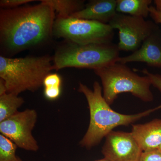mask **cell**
<instances>
[{"label":"cell","instance_id":"obj_24","mask_svg":"<svg viewBox=\"0 0 161 161\" xmlns=\"http://www.w3.org/2000/svg\"><path fill=\"white\" fill-rule=\"evenodd\" d=\"M154 3L157 10L161 11V0H155L154 1Z\"/></svg>","mask_w":161,"mask_h":161},{"label":"cell","instance_id":"obj_2","mask_svg":"<svg viewBox=\"0 0 161 161\" xmlns=\"http://www.w3.org/2000/svg\"><path fill=\"white\" fill-rule=\"evenodd\" d=\"M78 91L85 96L90 111L89 125L86 133L79 142L80 147L88 150L100 143L103 139L116 127L132 125L161 109V104L154 108L132 115L115 112L105 100L102 87L97 81L93 84V90L80 82Z\"/></svg>","mask_w":161,"mask_h":161},{"label":"cell","instance_id":"obj_11","mask_svg":"<svg viewBox=\"0 0 161 161\" xmlns=\"http://www.w3.org/2000/svg\"><path fill=\"white\" fill-rule=\"evenodd\" d=\"M132 126L131 134L143 152L158 150L160 147L161 119Z\"/></svg>","mask_w":161,"mask_h":161},{"label":"cell","instance_id":"obj_3","mask_svg":"<svg viewBox=\"0 0 161 161\" xmlns=\"http://www.w3.org/2000/svg\"><path fill=\"white\" fill-rule=\"evenodd\" d=\"M53 68V58L48 56L10 58L0 56V78L7 93L19 95L25 91L35 92Z\"/></svg>","mask_w":161,"mask_h":161},{"label":"cell","instance_id":"obj_8","mask_svg":"<svg viewBox=\"0 0 161 161\" xmlns=\"http://www.w3.org/2000/svg\"><path fill=\"white\" fill-rule=\"evenodd\" d=\"M37 117V113L34 109H27L23 112H18L0 122V132L19 148L36 152L39 149V145L32 132Z\"/></svg>","mask_w":161,"mask_h":161},{"label":"cell","instance_id":"obj_13","mask_svg":"<svg viewBox=\"0 0 161 161\" xmlns=\"http://www.w3.org/2000/svg\"><path fill=\"white\" fill-rule=\"evenodd\" d=\"M116 11L118 13L144 19L150 15L151 0H116Z\"/></svg>","mask_w":161,"mask_h":161},{"label":"cell","instance_id":"obj_9","mask_svg":"<svg viewBox=\"0 0 161 161\" xmlns=\"http://www.w3.org/2000/svg\"><path fill=\"white\" fill-rule=\"evenodd\" d=\"M102 149L104 158L110 161H140L143 151L131 132L112 131L106 136Z\"/></svg>","mask_w":161,"mask_h":161},{"label":"cell","instance_id":"obj_7","mask_svg":"<svg viewBox=\"0 0 161 161\" xmlns=\"http://www.w3.org/2000/svg\"><path fill=\"white\" fill-rule=\"evenodd\" d=\"M108 24L112 29L118 30L119 50L132 53L138 49L144 40L158 27L152 21L143 18L118 13Z\"/></svg>","mask_w":161,"mask_h":161},{"label":"cell","instance_id":"obj_5","mask_svg":"<svg viewBox=\"0 0 161 161\" xmlns=\"http://www.w3.org/2000/svg\"><path fill=\"white\" fill-rule=\"evenodd\" d=\"M94 71L100 78L104 98L110 105L123 93H130L144 102L153 100L149 78L137 75L126 64L116 62Z\"/></svg>","mask_w":161,"mask_h":161},{"label":"cell","instance_id":"obj_19","mask_svg":"<svg viewBox=\"0 0 161 161\" xmlns=\"http://www.w3.org/2000/svg\"><path fill=\"white\" fill-rule=\"evenodd\" d=\"M141 71L149 78L151 85L157 89L161 93V75L153 74L146 69L142 70Z\"/></svg>","mask_w":161,"mask_h":161},{"label":"cell","instance_id":"obj_18","mask_svg":"<svg viewBox=\"0 0 161 161\" xmlns=\"http://www.w3.org/2000/svg\"><path fill=\"white\" fill-rule=\"evenodd\" d=\"M62 79L60 75L57 74H49L43 80V85L47 87H61Z\"/></svg>","mask_w":161,"mask_h":161},{"label":"cell","instance_id":"obj_20","mask_svg":"<svg viewBox=\"0 0 161 161\" xmlns=\"http://www.w3.org/2000/svg\"><path fill=\"white\" fill-rule=\"evenodd\" d=\"M140 161H161V151L155 150L143 152Z\"/></svg>","mask_w":161,"mask_h":161},{"label":"cell","instance_id":"obj_17","mask_svg":"<svg viewBox=\"0 0 161 161\" xmlns=\"http://www.w3.org/2000/svg\"><path fill=\"white\" fill-rule=\"evenodd\" d=\"M35 1L34 0H1L0 6L2 9H12L17 8Z\"/></svg>","mask_w":161,"mask_h":161},{"label":"cell","instance_id":"obj_26","mask_svg":"<svg viewBox=\"0 0 161 161\" xmlns=\"http://www.w3.org/2000/svg\"><path fill=\"white\" fill-rule=\"evenodd\" d=\"M15 161H23L22 160L19 158V157H18L17 158V159Z\"/></svg>","mask_w":161,"mask_h":161},{"label":"cell","instance_id":"obj_23","mask_svg":"<svg viewBox=\"0 0 161 161\" xmlns=\"http://www.w3.org/2000/svg\"><path fill=\"white\" fill-rule=\"evenodd\" d=\"M7 93V89L5 82L3 79L0 78V95H3Z\"/></svg>","mask_w":161,"mask_h":161},{"label":"cell","instance_id":"obj_16","mask_svg":"<svg viewBox=\"0 0 161 161\" xmlns=\"http://www.w3.org/2000/svg\"><path fill=\"white\" fill-rule=\"evenodd\" d=\"M17 146L5 136L0 135V161H15Z\"/></svg>","mask_w":161,"mask_h":161},{"label":"cell","instance_id":"obj_1","mask_svg":"<svg viewBox=\"0 0 161 161\" xmlns=\"http://www.w3.org/2000/svg\"><path fill=\"white\" fill-rule=\"evenodd\" d=\"M37 5L0 9V43L5 53L15 54L47 41L56 17L43 0Z\"/></svg>","mask_w":161,"mask_h":161},{"label":"cell","instance_id":"obj_25","mask_svg":"<svg viewBox=\"0 0 161 161\" xmlns=\"http://www.w3.org/2000/svg\"><path fill=\"white\" fill-rule=\"evenodd\" d=\"M94 161H109L106 158H103L101 159L97 160Z\"/></svg>","mask_w":161,"mask_h":161},{"label":"cell","instance_id":"obj_21","mask_svg":"<svg viewBox=\"0 0 161 161\" xmlns=\"http://www.w3.org/2000/svg\"><path fill=\"white\" fill-rule=\"evenodd\" d=\"M61 93V87H44V95L48 100H55L59 98Z\"/></svg>","mask_w":161,"mask_h":161},{"label":"cell","instance_id":"obj_12","mask_svg":"<svg viewBox=\"0 0 161 161\" xmlns=\"http://www.w3.org/2000/svg\"><path fill=\"white\" fill-rule=\"evenodd\" d=\"M116 0H92L70 17L108 24L116 14Z\"/></svg>","mask_w":161,"mask_h":161},{"label":"cell","instance_id":"obj_10","mask_svg":"<svg viewBox=\"0 0 161 161\" xmlns=\"http://www.w3.org/2000/svg\"><path fill=\"white\" fill-rule=\"evenodd\" d=\"M117 62L126 64L143 62L152 67L161 68V30L157 27L131 54L119 57Z\"/></svg>","mask_w":161,"mask_h":161},{"label":"cell","instance_id":"obj_4","mask_svg":"<svg viewBox=\"0 0 161 161\" xmlns=\"http://www.w3.org/2000/svg\"><path fill=\"white\" fill-rule=\"evenodd\" d=\"M119 51L112 43L79 44L65 40L57 47L53 57V68H66L95 70L117 62Z\"/></svg>","mask_w":161,"mask_h":161},{"label":"cell","instance_id":"obj_6","mask_svg":"<svg viewBox=\"0 0 161 161\" xmlns=\"http://www.w3.org/2000/svg\"><path fill=\"white\" fill-rule=\"evenodd\" d=\"M53 34L59 38L79 44L112 43L114 31L109 24L70 17L56 18Z\"/></svg>","mask_w":161,"mask_h":161},{"label":"cell","instance_id":"obj_22","mask_svg":"<svg viewBox=\"0 0 161 161\" xmlns=\"http://www.w3.org/2000/svg\"><path fill=\"white\" fill-rule=\"evenodd\" d=\"M150 15L155 23L161 24V11L157 10L154 6H150Z\"/></svg>","mask_w":161,"mask_h":161},{"label":"cell","instance_id":"obj_27","mask_svg":"<svg viewBox=\"0 0 161 161\" xmlns=\"http://www.w3.org/2000/svg\"><path fill=\"white\" fill-rule=\"evenodd\" d=\"M158 150H160V151H161V146L160 147V148H159V149H158Z\"/></svg>","mask_w":161,"mask_h":161},{"label":"cell","instance_id":"obj_14","mask_svg":"<svg viewBox=\"0 0 161 161\" xmlns=\"http://www.w3.org/2000/svg\"><path fill=\"white\" fill-rule=\"evenodd\" d=\"M51 6L57 14V18L67 19L85 7V1L81 0H43Z\"/></svg>","mask_w":161,"mask_h":161},{"label":"cell","instance_id":"obj_15","mask_svg":"<svg viewBox=\"0 0 161 161\" xmlns=\"http://www.w3.org/2000/svg\"><path fill=\"white\" fill-rule=\"evenodd\" d=\"M24 103V99L19 95L6 93L0 95V122L19 112L18 109Z\"/></svg>","mask_w":161,"mask_h":161}]
</instances>
